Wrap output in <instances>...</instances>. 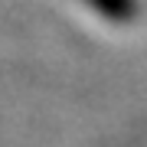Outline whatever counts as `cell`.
<instances>
[{
  "label": "cell",
  "instance_id": "obj_1",
  "mask_svg": "<svg viewBox=\"0 0 147 147\" xmlns=\"http://www.w3.org/2000/svg\"><path fill=\"white\" fill-rule=\"evenodd\" d=\"M88 7H95L101 16H111V20H131L137 13L134 0H85Z\"/></svg>",
  "mask_w": 147,
  "mask_h": 147
}]
</instances>
